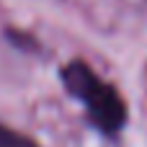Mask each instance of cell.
<instances>
[{
    "label": "cell",
    "instance_id": "cell-1",
    "mask_svg": "<svg viewBox=\"0 0 147 147\" xmlns=\"http://www.w3.org/2000/svg\"><path fill=\"white\" fill-rule=\"evenodd\" d=\"M59 80H62L65 90L85 106L88 121L101 134L114 137L127 127L129 109H127L121 93L111 83H106L88 62H83V59L67 62L59 70Z\"/></svg>",
    "mask_w": 147,
    "mask_h": 147
},
{
    "label": "cell",
    "instance_id": "cell-2",
    "mask_svg": "<svg viewBox=\"0 0 147 147\" xmlns=\"http://www.w3.org/2000/svg\"><path fill=\"white\" fill-rule=\"evenodd\" d=\"M0 147H39V145L34 137H28V134L0 121Z\"/></svg>",
    "mask_w": 147,
    "mask_h": 147
}]
</instances>
